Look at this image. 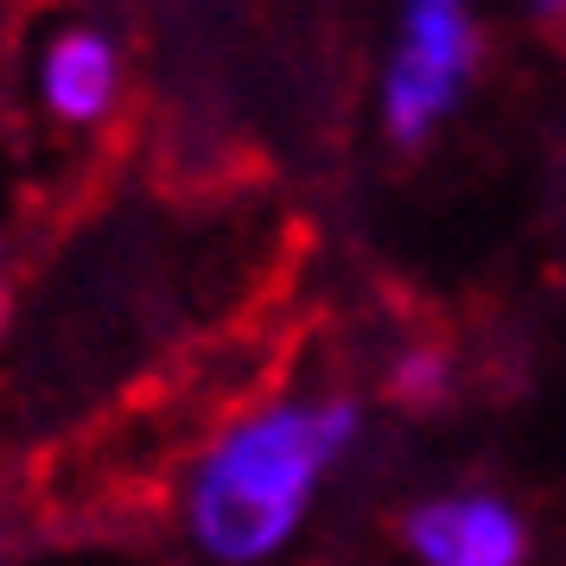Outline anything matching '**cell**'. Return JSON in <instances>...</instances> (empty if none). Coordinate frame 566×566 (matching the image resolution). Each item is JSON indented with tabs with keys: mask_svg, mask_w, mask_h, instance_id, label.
<instances>
[{
	"mask_svg": "<svg viewBox=\"0 0 566 566\" xmlns=\"http://www.w3.org/2000/svg\"><path fill=\"white\" fill-rule=\"evenodd\" d=\"M363 433L357 395H286L230 420L185 484V528L217 566H261L306 528L318 484Z\"/></svg>",
	"mask_w": 566,
	"mask_h": 566,
	"instance_id": "obj_1",
	"label": "cell"
},
{
	"mask_svg": "<svg viewBox=\"0 0 566 566\" xmlns=\"http://www.w3.org/2000/svg\"><path fill=\"white\" fill-rule=\"evenodd\" d=\"M484 64L478 0H401L395 45L382 64V134L395 147H427L452 115Z\"/></svg>",
	"mask_w": 566,
	"mask_h": 566,
	"instance_id": "obj_2",
	"label": "cell"
},
{
	"mask_svg": "<svg viewBox=\"0 0 566 566\" xmlns=\"http://www.w3.org/2000/svg\"><path fill=\"white\" fill-rule=\"evenodd\" d=\"M401 547L413 554V566H528L535 535L510 496L446 490V496H420L401 515Z\"/></svg>",
	"mask_w": 566,
	"mask_h": 566,
	"instance_id": "obj_3",
	"label": "cell"
},
{
	"mask_svg": "<svg viewBox=\"0 0 566 566\" xmlns=\"http://www.w3.org/2000/svg\"><path fill=\"white\" fill-rule=\"evenodd\" d=\"M39 103L64 128L108 122V108L122 103V52H115V39L96 27L57 32L45 45V57H39Z\"/></svg>",
	"mask_w": 566,
	"mask_h": 566,
	"instance_id": "obj_4",
	"label": "cell"
},
{
	"mask_svg": "<svg viewBox=\"0 0 566 566\" xmlns=\"http://www.w3.org/2000/svg\"><path fill=\"white\" fill-rule=\"evenodd\" d=\"M446 388H452V357L439 344H413L388 369V395L408 408H433V401H446Z\"/></svg>",
	"mask_w": 566,
	"mask_h": 566,
	"instance_id": "obj_5",
	"label": "cell"
},
{
	"mask_svg": "<svg viewBox=\"0 0 566 566\" xmlns=\"http://www.w3.org/2000/svg\"><path fill=\"white\" fill-rule=\"evenodd\" d=\"M528 13H535V27L566 32V0H528Z\"/></svg>",
	"mask_w": 566,
	"mask_h": 566,
	"instance_id": "obj_6",
	"label": "cell"
}]
</instances>
